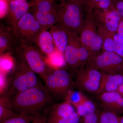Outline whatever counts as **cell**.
I'll return each mask as SVG.
<instances>
[{
  "label": "cell",
  "instance_id": "1",
  "mask_svg": "<svg viewBox=\"0 0 123 123\" xmlns=\"http://www.w3.org/2000/svg\"><path fill=\"white\" fill-rule=\"evenodd\" d=\"M8 98L10 107L14 111L33 115L40 113L52 100L42 85L20 92Z\"/></svg>",
  "mask_w": 123,
  "mask_h": 123
},
{
  "label": "cell",
  "instance_id": "2",
  "mask_svg": "<svg viewBox=\"0 0 123 123\" xmlns=\"http://www.w3.org/2000/svg\"><path fill=\"white\" fill-rule=\"evenodd\" d=\"M44 88L52 98L66 99L75 88V82L64 69L51 68L43 79Z\"/></svg>",
  "mask_w": 123,
  "mask_h": 123
},
{
  "label": "cell",
  "instance_id": "3",
  "mask_svg": "<svg viewBox=\"0 0 123 123\" xmlns=\"http://www.w3.org/2000/svg\"><path fill=\"white\" fill-rule=\"evenodd\" d=\"M37 74L26 64L18 61L4 95L8 98L40 85Z\"/></svg>",
  "mask_w": 123,
  "mask_h": 123
},
{
  "label": "cell",
  "instance_id": "4",
  "mask_svg": "<svg viewBox=\"0 0 123 123\" xmlns=\"http://www.w3.org/2000/svg\"><path fill=\"white\" fill-rule=\"evenodd\" d=\"M13 50L18 61L26 64L43 79L51 68L47 63L42 52L32 45L15 44Z\"/></svg>",
  "mask_w": 123,
  "mask_h": 123
},
{
  "label": "cell",
  "instance_id": "5",
  "mask_svg": "<svg viewBox=\"0 0 123 123\" xmlns=\"http://www.w3.org/2000/svg\"><path fill=\"white\" fill-rule=\"evenodd\" d=\"M59 17V24L68 30L78 33L84 18L85 10L81 5L67 0H61L56 5Z\"/></svg>",
  "mask_w": 123,
  "mask_h": 123
},
{
  "label": "cell",
  "instance_id": "6",
  "mask_svg": "<svg viewBox=\"0 0 123 123\" xmlns=\"http://www.w3.org/2000/svg\"><path fill=\"white\" fill-rule=\"evenodd\" d=\"M42 29L33 13L27 12L19 21L12 31L15 44L32 46L36 36Z\"/></svg>",
  "mask_w": 123,
  "mask_h": 123
},
{
  "label": "cell",
  "instance_id": "7",
  "mask_svg": "<svg viewBox=\"0 0 123 123\" xmlns=\"http://www.w3.org/2000/svg\"><path fill=\"white\" fill-rule=\"evenodd\" d=\"M86 66L104 73L123 74V58L114 52L100 51L92 56Z\"/></svg>",
  "mask_w": 123,
  "mask_h": 123
},
{
  "label": "cell",
  "instance_id": "8",
  "mask_svg": "<svg viewBox=\"0 0 123 123\" xmlns=\"http://www.w3.org/2000/svg\"><path fill=\"white\" fill-rule=\"evenodd\" d=\"M78 33L83 46L93 55L102 50V39L91 13H86Z\"/></svg>",
  "mask_w": 123,
  "mask_h": 123
},
{
  "label": "cell",
  "instance_id": "9",
  "mask_svg": "<svg viewBox=\"0 0 123 123\" xmlns=\"http://www.w3.org/2000/svg\"><path fill=\"white\" fill-rule=\"evenodd\" d=\"M103 73L87 66L77 72L75 88L78 90L98 93L101 86Z\"/></svg>",
  "mask_w": 123,
  "mask_h": 123
},
{
  "label": "cell",
  "instance_id": "10",
  "mask_svg": "<svg viewBox=\"0 0 123 123\" xmlns=\"http://www.w3.org/2000/svg\"><path fill=\"white\" fill-rule=\"evenodd\" d=\"M91 14L97 26L101 27L112 33H116L122 18L115 8L108 9H94Z\"/></svg>",
  "mask_w": 123,
  "mask_h": 123
},
{
  "label": "cell",
  "instance_id": "11",
  "mask_svg": "<svg viewBox=\"0 0 123 123\" xmlns=\"http://www.w3.org/2000/svg\"><path fill=\"white\" fill-rule=\"evenodd\" d=\"M30 6V4L26 1H9L6 19L9 27L12 31L16 28L20 19L29 12Z\"/></svg>",
  "mask_w": 123,
  "mask_h": 123
},
{
  "label": "cell",
  "instance_id": "12",
  "mask_svg": "<svg viewBox=\"0 0 123 123\" xmlns=\"http://www.w3.org/2000/svg\"><path fill=\"white\" fill-rule=\"evenodd\" d=\"M98 95V99L104 110L119 116L123 114V97L117 91L103 92Z\"/></svg>",
  "mask_w": 123,
  "mask_h": 123
},
{
  "label": "cell",
  "instance_id": "13",
  "mask_svg": "<svg viewBox=\"0 0 123 123\" xmlns=\"http://www.w3.org/2000/svg\"><path fill=\"white\" fill-rule=\"evenodd\" d=\"M34 44L42 53L47 56L53 53L56 49L52 35L47 30L40 31L36 37Z\"/></svg>",
  "mask_w": 123,
  "mask_h": 123
},
{
  "label": "cell",
  "instance_id": "14",
  "mask_svg": "<svg viewBox=\"0 0 123 123\" xmlns=\"http://www.w3.org/2000/svg\"><path fill=\"white\" fill-rule=\"evenodd\" d=\"M50 31L52 35L55 48L64 54L68 44V30L58 23L51 29Z\"/></svg>",
  "mask_w": 123,
  "mask_h": 123
},
{
  "label": "cell",
  "instance_id": "15",
  "mask_svg": "<svg viewBox=\"0 0 123 123\" xmlns=\"http://www.w3.org/2000/svg\"><path fill=\"white\" fill-rule=\"evenodd\" d=\"M123 82V74H110L103 73L100 88L97 94L105 92L117 91Z\"/></svg>",
  "mask_w": 123,
  "mask_h": 123
},
{
  "label": "cell",
  "instance_id": "16",
  "mask_svg": "<svg viewBox=\"0 0 123 123\" xmlns=\"http://www.w3.org/2000/svg\"><path fill=\"white\" fill-rule=\"evenodd\" d=\"M76 111L69 101L54 105L51 108L47 121H52L65 118Z\"/></svg>",
  "mask_w": 123,
  "mask_h": 123
},
{
  "label": "cell",
  "instance_id": "17",
  "mask_svg": "<svg viewBox=\"0 0 123 123\" xmlns=\"http://www.w3.org/2000/svg\"><path fill=\"white\" fill-rule=\"evenodd\" d=\"M14 46V41L12 32L10 28L3 24L0 27V54L12 51Z\"/></svg>",
  "mask_w": 123,
  "mask_h": 123
},
{
  "label": "cell",
  "instance_id": "18",
  "mask_svg": "<svg viewBox=\"0 0 123 123\" xmlns=\"http://www.w3.org/2000/svg\"><path fill=\"white\" fill-rule=\"evenodd\" d=\"M64 55L66 65L73 71L77 72L83 68L78 59L75 46L69 38L68 44L65 51Z\"/></svg>",
  "mask_w": 123,
  "mask_h": 123
},
{
  "label": "cell",
  "instance_id": "19",
  "mask_svg": "<svg viewBox=\"0 0 123 123\" xmlns=\"http://www.w3.org/2000/svg\"><path fill=\"white\" fill-rule=\"evenodd\" d=\"M31 12L42 30H48L59 23V17L57 11L45 14L40 13L34 11H32Z\"/></svg>",
  "mask_w": 123,
  "mask_h": 123
},
{
  "label": "cell",
  "instance_id": "20",
  "mask_svg": "<svg viewBox=\"0 0 123 123\" xmlns=\"http://www.w3.org/2000/svg\"><path fill=\"white\" fill-rule=\"evenodd\" d=\"M97 27L98 31L103 42L102 50L115 53V33L110 32L101 27Z\"/></svg>",
  "mask_w": 123,
  "mask_h": 123
},
{
  "label": "cell",
  "instance_id": "21",
  "mask_svg": "<svg viewBox=\"0 0 123 123\" xmlns=\"http://www.w3.org/2000/svg\"><path fill=\"white\" fill-rule=\"evenodd\" d=\"M75 106L77 113L80 117H84L86 115L98 111L93 102L84 95L82 96L80 102Z\"/></svg>",
  "mask_w": 123,
  "mask_h": 123
},
{
  "label": "cell",
  "instance_id": "22",
  "mask_svg": "<svg viewBox=\"0 0 123 123\" xmlns=\"http://www.w3.org/2000/svg\"><path fill=\"white\" fill-rule=\"evenodd\" d=\"M32 11L41 13H48L57 12L56 5L51 0H40L31 4Z\"/></svg>",
  "mask_w": 123,
  "mask_h": 123
},
{
  "label": "cell",
  "instance_id": "23",
  "mask_svg": "<svg viewBox=\"0 0 123 123\" xmlns=\"http://www.w3.org/2000/svg\"><path fill=\"white\" fill-rule=\"evenodd\" d=\"M46 62L49 66L53 68H61L66 63L64 53L55 49L53 53L47 56Z\"/></svg>",
  "mask_w": 123,
  "mask_h": 123
},
{
  "label": "cell",
  "instance_id": "24",
  "mask_svg": "<svg viewBox=\"0 0 123 123\" xmlns=\"http://www.w3.org/2000/svg\"><path fill=\"white\" fill-rule=\"evenodd\" d=\"M34 115L25 113H18L10 118L0 123H30L34 119Z\"/></svg>",
  "mask_w": 123,
  "mask_h": 123
},
{
  "label": "cell",
  "instance_id": "25",
  "mask_svg": "<svg viewBox=\"0 0 123 123\" xmlns=\"http://www.w3.org/2000/svg\"><path fill=\"white\" fill-rule=\"evenodd\" d=\"M120 116L114 112L103 109L100 113L98 123H119Z\"/></svg>",
  "mask_w": 123,
  "mask_h": 123
},
{
  "label": "cell",
  "instance_id": "26",
  "mask_svg": "<svg viewBox=\"0 0 123 123\" xmlns=\"http://www.w3.org/2000/svg\"><path fill=\"white\" fill-rule=\"evenodd\" d=\"M13 60L8 53L0 55V72L6 73L13 68Z\"/></svg>",
  "mask_w": 123,
  "mask_h": 123
},
{
  "label": "cell",
  "instance_id": "27",
  "mask_svg": "<svg viewBox=\"0 0 123 123\" xmlns=\"http://www.w3.org/2000/svg\"><path fill=\"white\" fill-rule=\"evenodd\" d=\"M17 114L10 108L0 104V122L8 119Z\"/></svg>",
  "mask_w": 123,
  "mask_h": 123
},
{
  "label": "cell",
  "instance_id": "28",
  "mask_svg": "<svg viewBox=\"0 0 123 123\" xmlns=\"http://www.w3.org/2000/svg\"><path fill=\"white\" fill-rule=\"evenodd\" d=\"M80 117L77 111L74 112L65 118L60 119L52 121H47V123H80Z\"/></svg>",
  "mask_w": 123,
  "mask_h": 123
},
{
  "label": "cell",
  "instance_id": "29",
  "mask_svg": "<svg viewBox=\"0 0 123 123\" xmlns=\"http://www.w3.org/2000/svg\"><path fill=\"white\" fill-rule=\"evenodd\" d=\"M115 53L123 58V38L117 33L114 35Z\"/></svg>",
  "mask_w": 123,
  "mask_h": 123
},
{
  "label": "cell",
  "instance_id": "30",
  "mask_svg": "<svg viewBox=\"0 0 123 123\" xmlns=\"http://www.w3.org/2000/svg\"><path fill=\"white\" fill-rule=\"evenodd\" d=\"M101 112L97 111L86 115L83 117V121L80 123H98Z\"/></svg>",
  "mask_w": 123,
  "mask_h": 123
},
{
  "label": "cell",
  "instance_id": "31",
  "mask_svg": "<svg viewBox=\"0 0 123 123\" xmlns=\"http://www.w3.org/2000/svg\"><path fill=\"white\" fill-rule=\"evenodd\" d=\"M8 0H0V17H6L9 9Z\"/></svg>",
  "mask_w": 123,
  "mask_h": 123
},
{
  "label": "cell",
  "instance_id": "32",
  "mask_svg": "<svg viewBox=\"0 0 123 123\" xmlns=\"http://www.w3.org/2000/svg\"><path fill=\"white\" fill-rule=\"evenodd\" d=\"M103 0H88L87 4L84 7L86 13H91L95 6Z\"/></svg>",
  "mask_w": 123,
  "mask_h": 123
},
{
  "label": "cell",
  "instance_id": "33",
  "mask_svg": "<svg viewBox=\"0 0 123 123\" xmlns=\"http://www.w3.org/2000/svg\"><path fill=\"white\" fill-rule=\"evenodd\" d=\"M47 117L40 113L34 115V117L31 123H47Z\"/></svg>",
  "mask_w": 123,
  "mask_h": 123
},
{
  "label": "cell",
  "instance_id": "34",
  "mask_svg": "<svg viewBox=\"0 0 123 123\" xmlns=\"http://www.w3.org/2000/svg\"><path fill=\"white\" fill-rule=\"evenodd\" d=\"M114 6L121 17L123 18V0H115Z\"/></svg>",
  "mask_w": 123,
  "mask_h": 123
},
{
  "label": "cell",
  "instance_id": "35",
  "mask_svg": "<svg viewBox=\"0 0 123 123\" xmlns=\"http://www.w3.org/2000/svg\"><path fill=\"white\" fill-rule=\"evenodd\" d=\"M116 33L123 38V18H122L119 23Z\"/></svg>",
  "mask_w": 123,
  "mask_h": 123
},
{
  "label": "cell",
  "instance_id": "36",
  "mask_svg": "<svg viewBox=\"0 0 123 123\" xmlns=\"http://www.w3.org/2000/svg\"><path fill=\"white\" fill-rule=\"evenodd\" d=\"M67 0L79 4L82 6L84 8L87 4L88 0Z\"/></svg>",
  "mask_w": 123,
  "mask_h": 123
},
{
  "label": "cell",
  "instance_id": "37",
  "mask_svg": "<svg viewBox=\"0 0 123 123\" xmlns=\"http://www.w3.org/2000/svg\"><path fill=\"white\" fill-rule=\"evenodd\" d=\"M117 91L123 97V82L119 86Z\"/></svg>",
  "mask_w": 123,
  "mask_h": 123
},
{
  "label": "cell",
  "instance_id": "38",
  "mask_svg": "<svg viewBox=\"0 0 123 123\" xmlns=\"http://www.w3.org/2000/svg\"><path fill=\"white\" fill-rule=\"evenodd\" d=\"M119 123H123V114L121 116H120Z\"/></svg>",
  "mask_w": 123,
  "mask_h": 123
},
{
  "label": "cell",
  "instance_id": "39",
  "mask_svg": "<svg viewBox=\"0 0 123 123\" xmlns=\"http://www.w3.org/2000/svg\"><path fill=\"white\" fill-rule=\"evenodd\" d=\"M40 0H33V2H32V4H34V3H36V2H38Z\"/></svg>",
  "mask_w": 123,
  "mask_h": 123
},
{
  "label": "cell",
  "instance_id": "40",
  "mask_svg": "<svg viewBox=\"0 0 123 123\" xmlns=\"http://www.w3.org/2000/svg\"><path fill=\"white\" fill-rule=\"evenodd\" d=\"M9 1L11 0H16V1H26V0H8Z\"/></svg>",
  "mask_w": 123,
  "mask_h": 123
},
{
  "label": "cell",
  "instance_id": "41",
  "mask_svg": "<svg viewBox=\"0 0 123 123\" xmlns=\"http://www.w3.org/2000/svg\"><path fill=\"white\" fill-rule=\"evenodd\" d=\"M52 1H53L54 2H55V1H56L59 0H51Z\"/></svg>",
  "mask_w": 123,
  "mask_h": 123
}]
</instances>
